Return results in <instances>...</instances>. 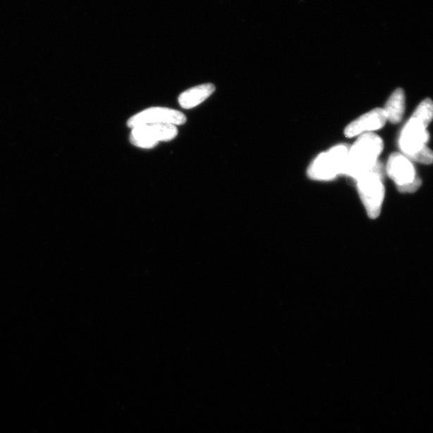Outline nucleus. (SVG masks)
<instances>
[{"label":"nucleus","instance_id":"nucleus-1","mask_svg":"<svg viewBox=\"0 0 433 433\" xmlns=\"http://www.w3.org/2000/svg\"><path fill=\"white\" fill-rule=\"evenodd\" d=\"M383 150V140L377 134H362L348 150L343 174L355 180L377 165Z\"/></svg>","mask_w":433,"mask_h":433},{"label":"nucleus","instance_id":"nucleus-2","mask_svg":"<svg viewBox=\"0 0 433 433\" xmlns=\"http://www.w3.org/2000/svg\"><path fill=\"white\" fill-rule=\"evenodd\" d=\"M384 168L379 161L357 178V190L368 216L374 219L382 212L384 200Z\"/></svg>","mask_w":433,"mask_h":433},{"label":"nucleus","instance_id":"nucleus-3","mask_svg":"<svg viewBox=\"0 0 433 433\" xmlns=\"http://www.w3.org/2000/svg\"><path fill=\"white\" fill-rule=\"evenodd\" d=\"M429 138L427 128L411 118L401 133L400 149L408 159L430 165L433 163V151L427 145Z\"/></svg>","mask_w":433,"mask_h":433},{"label":"nucleus","instance_id":"nucleus-4","mask_svg":"<svg viewBox=\"0 0 433 433\" xmlns=\"http://www.w3.org/2000/svg\"><path fill=\"white\" fill-rule=\"evenodd\" d=\"M349 147L338 145L320 154L308 168V176L315 181H331L343 174Z\"/></svg>","mask_w":433,"mask_h":433},{"label":"nucleus","instance_id":"nucleus-5","mask_svg":"<svg viewBox=\"0 0 433 433\" xmlns=\"http://www.w3.org/2000/svg\"><path fill=\"white\" fill-rule=\"evenodd\" d=\"M386 173L394 181L398 190L405 194L418 190L422 184L412 161L401 153H394L389 157Z\"/></svg>","mask_w":433,"mask_h":433},{"label":"nucleus","instance_id":"nucleus-6","mask_svg":"<svg viewBox=\"0 0 433 433\" xmlns=\"http://www.w3.org/2000/svg\"><path fill=\"white\" fill-rule=\"evenodd\" d=\"M176 126L169 124H149L132 128L130 142L142 149H152L160 142H169L176 138Z\"/></svg>","mask_w":433,"mask_h":433},{"label":"nucleus","instance_id":"nucleus-7","mask_svg":"<svg viewBox=\"0 0 433 433\" xmlns=\"http://www.w3.org/2000/svg\"><path fill=\"white\" fill-rule=\"evenodd\" d=\"M186 122V116L179 112L167 108L154 107L145 109L132 116L127 122L128 127L134 128L149 124H169L181 126Z\"/></svg>","mask_w":433,"mask_h":433},{"label":"nucleus","instance_id":"nucleus-8","mask_svg":"<svg viewBox=\"0 0 433 433\" xmlns=\"http://www.w3.org/2000/svg\"><path fill=\"white\" fill-rule=\"evenodd\" d=\"M387 121V115L384 109H374L350 123L345 128L344 134L348 138L360 136L380 130Z\"/></svg>","mask_w":433,"mask_h":433},{"label":"nucleus","instance_id":"nucleus-9","mask_svg":"<svg viewBox=\"0 0 433 433\" xmlns=\"http://www.w3.org/2000/svg\"><path fill=\"white\" fill-rule=\"evenodd\" d=\"M214 91L215 86L213 84L195 86L181 93L178 102L183 109H190L206 101Z\"/></svg>","mask_w":433,"mask_h":433},{"label":"nucleus","instance_id":"nucleus-10","mask_svg":"<svg viewBox=\"0 0 433 433\" xmlns=\"http://www.w3.org/2000/svg\"><path fill=\"white\" fill-rule=\"evenodd\" d=\"M388 121L398 124L403 119L405 110V95L402 89H397L391 95L384 109Z\"/></svg>","mask_w":433,"mask_h":433},{"label":"nucleus","instance_id":"nucleus-11","mask_svg":"<svg viewBox=\"0 0 433 433\" xmlns=\"http://www.w3.org/2000/svg\"><path fill=\"white\" fill-rule=\"evenodd\" d=\"M412 118L428 128L433 120V102L432 99H426L421 102L414 111Z\"/></svg>","mask_w":433,"mask_h":433}]
</instances>
